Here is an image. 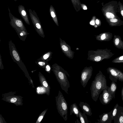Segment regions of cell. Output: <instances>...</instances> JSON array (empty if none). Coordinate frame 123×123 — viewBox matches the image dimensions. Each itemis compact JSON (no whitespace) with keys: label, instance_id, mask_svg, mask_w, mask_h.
I'll return each instance as SVG.
<instances>
[{"label":"cell","instance_id":"23","mask_svg":"<svg viewBox=\"0 0 123 123\" xmlns=\"http://www.w3.org/2000/svg\"><path fill=\"white\" fill-rule=\"evenodd\" d=\"M119 106L118 104H117L114 106L113 110L111 111L112 117L113 119L116 115Z\"/></svg>","mask_w":123,"mask_h":123},{"label":"cell","instance_id":"18","mask_svg":"<svg viewBox=\"0 0 123 123\" xmlns=\"http://www.w3.org/2000/svg\"><path fill=\"white\" fill-rule=\"evenodd\" d=\"M49 12L54 21L57 25H58V22L56 13L54 8L52 5H51L50 7Z\"/></svg>","mask_w":123,"mask_h":123},{"label":"cell","instance_id":"15","mask_svg":"<svg viewBox=\"0 0 123 123\" xmlns=\"http://www.w3.org/2000/svg\"><path fill=\"white\" fill-rule=\"evenodd\" d=\"M113 42L115 46L117 48L123 49V42L120 36L115 35Z\"/></svg>","mask_w":123,"mask_h":123},{"label":"cell","instance_id":"2","mask_svg":"<svg viewBox=\"0 0 123 123\" xmlns=\"http://www.w3.org/2000/svg\"><path fill=\"white\" fill-rule=\"evenodd\" d=\"M8 9L11 25L15 30L20 39L25 41L29 33L27 32L22 19L15 17L11 12L9 8Z\"/></svg>","mask_w":123,"mask_h":123},{"label":"cell","instance_id":"34","mask_svg":"<svg viewBox=\"0 0 123 123\" xmlns=\"http://www.w3.org/2000/svg\"><path fill=\"white\" fill-rule=\"evenodd\" d=\"M121 96L123 101V87L121 90Z\"/></svg>","mask_w":123,"mask_h":123},{"label":"cell","instance_id":"5","mask_svg":"<svg viewBox=\"0 0 123 123\" xmlns=\"http://www.w3.org/2000/svg\"><path fill=\"white\" fill-rule=\"evenodd\" d=\"M30 18L34 27L38 34L43 38L45 37L44 33L39 17L34 10L31 9L29 10Z\"/></svg>","mask_w":123,"mask_h":123},{"label":"cell","instance_id":"33","mask_svg":"<svg viewBox=\"0 0 123 123\" xmlns=\"http://www.w3.org/2000/svg\"><path fill=\"white\" fill-rule=\"evenodd\" d=\"M46 70L48 71H49L50 69V68L49 65H47L46 67Z\"/></svg>","mask_w":123,"mask_h":123},{"label":"cell","instance_id":"22","mask_svg":"<svg viewBox=\"0 0 123 123\" xmlns=\"http://www.w3.org/2000/svg\"><path fill=\"white\" fill-rule=\"evenodd\" d=\"M118 5L117 12L120 14L123 19V4L120 1H119Z\"/></svg>","mask_w":123,"mask_h":123},{"label":"cell","instance_id":"35","mask_svg":"<svg viewBox=\"0 0 123 123\" xmlns=\"http://www.w3.org/2000/svg\"><path fill=\"white\" fill-rule=\"evenodd\" d=\"M90 24L91 25H94L95 24V22L93 20H92L90 22Z\"/></svg>","mask_w":123,"mask_h":123},{"label":"cell","instance_id":"3","mask_svg":"<svg viewBox=\"0 0 123 123\" xmlns=\"http://www.w3.org/2000/svg\"><path fill=\"white\" fill-rule=\"evenodd\" d=\"M118 7V2L116 1H111L105 4L101 11L106 19L118 17L117 14Z\"/></svg>","mask_w":123,"mask_h":123},{"label":"cell","instance_id":"29","mask_svg":"<svg viewBox=\"0 0 123 123\" xmlns=\"http://www.w3.org/2000/svg\"><path fill=\"white\" fill-rule=\"evenodd\" d=\"M62 49L65 51H67L68 49V47L64 45H62Z\"/></svg>","mask_w":123,"mask_h":123},{"label":"cell","instance_id":"9","mask_svg":"<svg viewBox=\"0 0 123 123\" xmlns=\"http://www.w3.org/2000/svg\"><path fill=\"white\" fill-rule=\"evenodd\" d=\"M108 86L107 88L104 89L102 94L100 95L99 99L100 102L104 105L109 104L113 98L108 90Z\"/></svg>","mask_w":123,"mask_h":123},{"label":"cell","instance_id":"1","mask_svg":"<svg viewBox=\"0 0 123 123\" xmlns=\"http://www.w3.org/2000/svg\"><path fill=\"white\" fill-rule=\"evenodd\" d=\"M107 86L106 77L100 71L95 77L90 87V90L92 99L96 102L101 92L107 88Z\"/></svg>","mask_w":123,"mask_h":123},{"label":"cell","instance_id":"6","mask_svg":"<svg viewBox=\"0 0 123 123\" xmlns=\"http://www.w3.org/2000/svg\"><path fill=\"white\" fill-rule=\"evenodd\" d=\"M109 78L112 81L116 83L117 80L123 81V73L116 68L109 67L107 69Z\"/></svg>","mask_w":123,"mask_h":123},{"label":"cell","instance_id":"31","mask_svg":"<svg viewBox=\"0 0 123 123\" xmlns=\"http://www.w3.org/2000/svg\"><path fill=\"white\" fill-rule=\"evenodd\" d=\"M43 86L45 87H47L48 86L47 83L45 81H44L43 82Z\"/></svg>","mask_w":123,"mask_h":123},{"label":"cell","instance_id":"11","mask_svg":"<svg viewBox=\"0 0 123 123\" xmlns=\"http://www.w3.org/2000/svg\"><path fill=\"white\" fill-rule=\"evenodd\" d=\"M113 120L114 123H123V108L119 106L115 116Z\"/></svg>","mask_w":123,"mask_h":123},{"label":"cell","instance_id":"24","mask_svg":"<svg viewBox=\"0 0 123 123\" xmlns=\"http://www.w3.org/2000/svg\"><path fill=\"white\" fill-rule=\"evenodd\" d=\"M50 53L48 52L44 54L39 59V60L44 61L46 62L47 59L49 57L50 55Z\"/></svg>","mask_w":123,"mask_h":123},{"label":"cell","instance_id":"28","mask_svg":"<svg viewBox=\"0 0 123 123\" xmlns=\"http://www.w3.org/2000/svg\"><path fill=\"white\" fill-rule=\"evenodd\" d=\"M101 59V57L99 56L96 57L94 58V60L96 62H98L100 61Z\"/></svg>","mask_w":123,"mask_h":123},{"label":"cell","instance_id":"26","mask_svg":"<svg viewBox=\"0 0 123 123\" xmlns=\"http://www.w3.org/2000/svg\"><path fill=\"white\" fill-rule=\"evenodd\" d=\"M37 63L39 65L41 66H43L45 65L46 63V62L39 60L38 59V60L37 62Z\"/></svg>","mask_w":123,"mask_h":123},{"label":"cell","instance_id":"7","mask_svg":"<svg viewBox=\"0 0 123 123\" xmlns=\"http://www.w3.org/2000/svg\"><path fill=\"white\" fill-rule=\"evenodd\" d=\"M10 53L12 59L19 65H23L19 55L17 51L14 44L10 40L9 42Z\"/></svg>","mask_w":123,"mask_h":123},{"label":"cell","instance_id":"13","mask_svg":"<svg viewBox=\"0 0 123 123\" xmlns=\"http://www.w3.org/2000/svg\"><path fill=\"white\" fill-rule=\"evenodd\" d=\"M106 20L111 26H121L123 25V21L119 17L107 19Z\"/></svg>","mask_w":123,"mask_h":123},{"label":"cell","instance_id":"27","mask_svg":"<svg viewBox=\"0 0 123 123\" xmlns=\"http://www.w3.org/2000/svg\"><path fill=\"white\" fill-rule=\"evenodd\" d=\"M81 8L84 10H87V7L85 5L83 4H81Z\"/></svg>","mask_w":123,"mask_h":123},{"label":"cell","instance_id":"12","mask_svg":"<svg viewBox=\"0 0 123 123\" xmlns=\"http://www.w3.org/2000/svg\"><path fill=\"white\" fill-rule=\"evenodd\" d=\"M18 10L19 13L26 23L30 25V23L27 12L24 6L19 5L18 6Z\"/></svg>","mask_w":123,"mask_h":123},{"label":"cell","instance_id":"17","mask_svg":"<svg viewBox=\"0 0 123 123\" xmlns=\"http://www.w3.org/2000/svg\"><path fill=\"white\" fill-rule=\"evenodd\" d=\"M80 111L76 103H74L70 106V115H72L73 114H74L76 117H79V112Z\"/></svg>","mask_w":123,"mask_h":123},{"label":"cell","instance_id":"16","mask_svg":"<svg viewBox=\"0 0 123 123\" xmlns=\"http://www.w3.org/2000/svg\"><path fill=\"white\" fill-rule=\"evenodd\" d=\"M117 88V84L114 82L112 81L110 86H108V92L112 96L113 98H115V93Z\"/></svg>","mask_w":123,"mask_h":123},{"label":"cell","instance_id":"20","mask_svg":"<svg viewBox=\"0 0 123 123\" xmlns=\"http://www.w3.org/2000/svg\"><path fill=\"white\" fill-rule=\"evenodd\" d=\"M86 114L83 112L82 113L80 111L79 112V117L81 123H88L87 117Z\"/></svg>","mask_w":123,"mask_h":123},{"label":"cell","instance_id":"37","mask_svg":"<svg viewBox=\"0 0 123 123\" xmlns=\"http://www.w3.org/2000/svg\"><path fill=\"white\" fill-rule=\"evenodd\" d=\"M15 1H16L17 0H14Z\"/></svg>","mask_w":123,"mask_h":123},{"label":"cell","instance_id":"25","mask_svg":"<svg viewBox=\"0 0 123 123\" xmlns=\"http://www.w3.org/2000/svg\"><path fill=\"white\" fill-rule=\"evenodd\" d=\"M113 63H123V55L118 57L112 61Z\"/></svg>","mask_w":123,"mask_h":123},{"label":"cell","instance_id":"10","mask_svg":"<svg viewBox=\"0 0 123 123\" xmlns=\"http://www.w3.org/2000/svg\"><path fill=\"white\" fill-rule=\"evenodd\" d=\"M99 119H98V123H111L113 119L111 116V111L107 113H103L99 116Z\"/></svg>","mask_w":123,"mask_h":123},{"label":"cell","instance_id":"36","mask_svg":"<svg viewBox=\"0 0 123 123\" xmlns=\"http://www.w3.org/2000/svg\"><path fill=\"white\" fill-rule=\"evenodd\" d=\"M95 22L97 25H98L100 23L99 20L98 19H96L95 20Z\"/></svg>","mask_w":123,"mask_h":123},{"label":"cell","instance_id":"14","mask_svg":"<svg viewBox=\"0 0 123 123\" xmlns=\"http://www.w3.org/2000/svg\"><path fill=\"white\" fill-rule=\"evenodd\" d=\"M79 106L81 108L83 111L88 115L91 116L92 114V110L89 105L86 103L83 102H80Z\"/></svg>","mask_w":123,"mask_h":123},{"label":"cell","instance_id":"4","mask_svg":"<svg viewBox=\"0 0 123 123\" xmlns=\"http://www.w3.org/2000/svg\"><path fill=\"white\" fill-rule=\"evenodd\" d=\"M57 108L59 113L65 121L68 119V104L63 94L59 90L58 96L56 97Z\"/></svg>","mask_w":123,"mask_h":123},{"label":"cell","instance_id":"21","mask_svg":"<svg viewBox=\"0 0 123 123\" xmlns=\"http://www.w3.org/2000/svg\"><path fill=\"white\" fill-rule=\"evenodd\" d=\"M112 34L109 32H107L101 35L100 39L103 40H105L107 41L110 40L112 38Z\"/></svg>","mask_w":123,"mask_h":123},{"label":"cell","instance_id":"32","mask_svg":"<svg viewBox=\"0 0 123 123\" xmlns=\"http://www.w3.org/2000/svg\"><path fill=\"white\" fill-rule=\"evenodd\" d=\"M43 117V116L42 115L40 116L38 118L37 121L39 122H40L42 120Z\"/></svg>","mask_w":123,"mask_h":123},{"label":"cell","instance_id":"19","mask_svg":"<svg viewBox=\"0 0 123 123\" xmlns=\"http://www.w3.org/2000/svg\"><path fill=\"white\" fill-rule=\"evenodd\" d=\"M72 4L77 12L79 11L81 8L80 0H71Z\"/></svg>","mask_w":123,"mask_h":123},{"label":"cell","instance_id":"38","mask_svg":"<svg viewBox=\"0 0 123 123\" xmlns=\"http://www.w3.org/2000/svg\"></svg>","mask_w":123,"mask_h":123},{"label":"cell","instance_id":"8","mask_svg":"<svg viewBox=\"0 0 123 123\" xmlns=\"http://www.w3.org/2000/svg\"><path fill=\"white\" fill-rule=\"evenodd\" d=\"M92 74V70L90 69H85L82 72L80 76V82L83 87L86 86L91 77Z\"/></svg>","mask_w":123,"mask_h":123},{"label":"cell","instance_id":"30","mask_svg":"<svg viewBox=\"0 0 123 123\" xmlns=\"http://www.w3.org/2000/svg\"><path fill=\"white\" fill-rule=\"evenodd\" d=\"M17 100V99L15 98H12L10 100L11 102L12 103H13L16 102Z\"/></svg>","mask_w":123,"mask_h":123}]
</instances>
